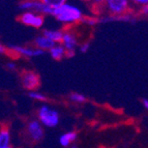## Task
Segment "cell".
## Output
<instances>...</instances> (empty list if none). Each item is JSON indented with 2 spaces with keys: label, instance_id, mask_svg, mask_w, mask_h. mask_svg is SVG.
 I'll return each mask as SVG.
<instances>
[{
  "label": "cell",
  "instance_id": "cell-1",
  "mask_svg": "<svg viewBox=\"0 0 148 148\" xmlns=\"http://www.w3.org/2000/svg\"><path fill=\"white\" fill-rule=\"evenodd\" d=\"M57 20L64 24L67 23H75V22H81L83 20V12L79 8H77L76 5L69 4L65 2L60 8H55L53 12V15Z\"/></svg>",
  "mask_w": 148,
  "mask_h": 148
},
{
  "label": "cell",
  "instance_id": "cell-2",
  "mask_svg": "<svg viewBox=\"0 0 148 148\" xmlns=\"http://www.w3.org/2000/svg\"><path fill=\"white\" fill-rule=\"evenodd\" d=\"M37 118L38 121L46 127H55L59 123V113L54 109L50 108L47 105H42L37 110Z\"/></svg>",
  "mask_w": 148,
  "mask_h": 148
},
{
  "label": "cell",
  "instance_id": "cell-3",
  "mask_svg": "<svg viewBox=\"0 0 148 148\" xmlns=\"http://www.w3.org/2000/svg\"><path fill=\"white\" fill-rule=\"evenodd\" d=\"M19 8L21 10H24L26 12H33L36 14H44V15H53L55 8H52L49 5L45 4L42 1H23L19 4Z\"/></svg>",
  "mask_w": 148,
  "mask_h": 148
},
{
  "label": "cell",
  "instance_id": "cell-4",
  "mask_svg": "<svg viewBox=\"0 0 148 148\" xmlns=\"http://www.w3.org/2000/svg\"><path fill=\"white\" fill-rule=\"evenodd\" d=\"M106 8L110 12V15H124V14H127L130 2L127 0H108L106 1Z\"/></svg>",
  "mask_w": 148,
  "mask_h": 148
},
{
  "label": "cell",
  "instance_id": "cell-5",
  "mask_svg": "<svg viewBox=\"0 0 148 148\" xmlns=\"http://www.w3.org/2000/svg\"><path fill=\"white\" fill-rule=\"evenodd\" d=\"M27 134L29 138L33 142H40L42 140L45 135L44 126L40 123L38 119H33L30 120L27 124Z\"/></svg>",
  "mask_w": 148,
  "mask_h": 148
},
{
  "label": "cell",
  "instance_id": "cell-6",
  "mask_svg": "<svg viewBox=\"0 0 148 148\" xmlns=\"http://www.w3.org/2000/svg\"><path fill=\"white\" fill-rule=\"evenodd\" d=\"M22 85L25 89L29 91H33V89H36L40 86V77L35 72L32 71H25L21 76Z\"/></svg>",
  "mask_w": 148,
  "mask_h": 148
},
{
  "label": "cell",
  "instance_id": "cell-7",
  "mask_svg": "<svg viewBox=\"0 0 148 148\" xmlns=\"http://www.w3.org/2000/svg\"><path fill=\"white\" fill-rule=\"evenodd\" d=\"M19 19L24 25L35 28H40L44 24V17L33 12H24Z\"/></svg>",
  "mask_w": 148,
  "mask_h": 148
},
{
  "label": "cell",
  "instance_id": "cell-8",
  "mask_svg": "<svg viewBox=\"0 0 148 148\" xmlns=\"http://www.w3.org/2000/svg\"><path fill=\"white\" fill-rule=\"evenodd\" d=\"M10 49L17 54L25 57H37L42 56L46 53V51L40 50L38 48H29V47H23V46H17V45H10Z\"/></svg>",
  "mask_w": 148,
  "mask_h": 148
},
{
  "label": "cell",
  "instance_id": "cell-9",
  "mask_svg": "<svg viewBox=\"0 0 148 148\" xmlns=\"http://www.w3.org/2000/svg\"><path fill=\"white\" fill-rule=\"evenodd\" d=\"M137 21V18L133 14H124V15L114 16L109 15L106 17H101L99 19V23H113V22H125L135 24Z\"/></svg>",
  "mask_w": 148,
  "mask_h": 148
},
{
  "label": "cell",
  "instance_id": "cell-10",
  "mask_svg": "<svg viewBox=\"0 0 148 148\" xmlns=\"http://www.w3.org/2000/svg\"><path fill=\"white\" fill-rule=\"evenodd\" d=\"M62 46L65 48L66 51H73L75 52V50L77 48V45H78V40H77V37L74 33H71V32H64L63 38H62Z\"/></svg>",
  "mask_w": 148,
  "mask_h": 148
},
{
  "label": "cell",
  "instance_id": "cell-11",
  "mask_svg": "<svg viewBox=\"0 0 148 148\" xmlns=\"http://www.w3.org/2000/svg\"><path fill=\"white\" fill-rule=\"evenodd\" d=\"M34 44L36 46V48L40 50H44V51H50V50L54 48L56 46V42H54L53 40H49L44 35H40V36H37L34 40Z\"/></svg>",
  "mask_w": 148,
  "mask_h": 148
},
{
  "label": "cell",
  "instance_id": "cell-12",
  "mask_svg": "<svg viewBox=\"0 0 148 148\" xmlns=\"http://www.w3.org/2000/svg\"><path fill=\"white\" fill-rule=\"evenodd\" d=\"M77 138H78V135H77L76 132H67V133L62 134L61 136L59 137V143L63 147H67L73 142H75L77 140Z\"/></svg>",
  "mask_w": 148,
  "mask_h": 148
},
{
  "label": "cell",
  "instance_id": "cell-13",
  "mask_svg": "<svg viewBox=\"0 0 148 148\" xmlns=\"http://www.w3.org/2000/svg\"><path fill=\"white\" fill-rule=\"evenodd\" d=\"M64 32H62L61 30H44L42 31V35L46 36L49 40H53L54 42L58 44V42H62V38H63Z\"/></svg>",
  "mask_w": 148,
  "mask_h": 148
},
{
  "label": "cell",
  "instance_id": "cell-14",
  "mask_svg": "<svg viewBox=\"0 0 148 148\" xmlns=\"http://www.w3.org/2000/svg\"><path fill=\"white\" fill-rule=\"evenodd\" d=\"M49 52H50V55H51V57H52L53 59L60 60L65 56V54H66V50H65V48H64L62 45L57 44L54 48H52V49L50 50Z\"/></svg>",
  "mask_w": 148,
  "mask_h": 148
},
{
  "label": "cell",
  "instance_id": "cell-15",
  "mask_svg": "<svg viewBox=\"0 0 148 148\" xmlns=\"http://www.w3.org/2000/svg\"><path fill=\"white\" fill-rule=\"evenodd\" d=\"M10 145V133L8 128L0 130V148H8Z\"/></svg>",
  "mask_w": 148,
  "mask_h": 148
},
{
  "label": "cell",
  "instance_id": "cell-16",
  "mask_svg": "<svg viewBox=\"0 0 148 148\" xmlns=\"http://www.w3.org/2000/svg\"><path fill=\"white\" fill-rule=\"evenodd\" d=\"M69 99L74 103H78V104H82L86 101V97H85L84 94L78 93V92H74V93H71L69 95Z\"/></svg>",
  "mask_w": 148,
  "mask_h": 148
},
{
  "label": "cell",
  "instance_id": "cell-17",
  "mask_svg": "<svg viewBox=\"0 0 148 148\" xmlns=\"http://www.w3.org/2000/svg\"><path fill=\"white\" fill-rule=\"evenodd\" d=\"M28 96H29L30 99H35V101H46V99H47V96L45 95V94L40 93V92H38V91H35V90L28 92Z\"/></svg>",
  "mask_w": 148,
  "mask_h": 148
},
{
  "label": "cell",
  "instance_id": "cell-18",
  "mask_svg": "<svg viewBox=\"0 0 148 148\" xmlns=\"http://www.w3.org/2000/svg\"><path fill=\"white\" fill-rule=\"evenodd\" d=\"M81 22L88 25H95L99 23V19H95V18H83V20Z\"/></svg>",
  "mask_w": 148,
  "mask_h": 148
},
{
  "label": "cell",
  "instance_id": "cell-19",
  "mask_svg": "<svg viewBox=\"0 0 148 148\" xmlns=\"http://www.w3.org/2000/svg\"><path fill=\"white\" fill-rule=\"evenodd\" d=\"M89 48H90V44H89V42H84V44H82L81 46H80V52L86 53L89 50Z\"/></svg>",
  "mask_w": 148,
  "mask_h": 148
},
{
  "label": "cell",
  "instance_id": "cell-20",
  "mask_svg": "<svg viewBox=\"0 0 148 148\" xmlns=\"http://www.w3.org/2000/svg\"><path fill=\"white\" fill-rule=\"evenodd\" d=\"M134 3H135L136 5H139L140 8H142V6H144V5L148 4V0H135Z\"/></svg>",
  "mask_w": 148,
  "mask_h": 148
},
{
  "label": "cell",
  "instance_id": "cell-21",
  "mask_svg": "<svg viewBox=\"0 0 148 148\" xmlns=\"http://www.w3.org/2000/svg\"><path fill=\"white\" fill-rule=\"evenodd\" d=\"M140 14L142 16H146V17H147L148 16V4L144 5V6H142V8H140Z\"/></svg>",
  "mask_w": 148,
  "mask_h": 148
},
{
  "label": "cell",
  "instance_id": "cell-22",
  "mask_svg": "<svg viewBox=\"0 0 148 148\" xmlns=\"http://www.w3.org/2000/svg\"><path fill=\"white\" fill-rule=\"evenodd\" d=\"M6 67H8V69H10V71H15V69H17V65H16L14 62H8V63H6Z\"/></svg>",
  "mask_w": 148,
  "mask_h": 148
},
{
  "label": "cell",
  "instance_id": "cell-23",
  "mask_svg": "<svg viewBox=\"0 0 148 148\" xmlns=\"http://www.w3.org/2000/svg\"><path fill=\"white\" fill-rule=\"evenodd\" d=\"M141 103H142V106L145 108V110L148 111V99H141Z\"/></svg>",
  "mask_w": 148,
  "mask_h": 148
},
{
  "label": "cell",
  "instance_id": "cell-24",
  "mask_svg": "<svg viewBox=\"0 0 148 148\" xmlns=\"http://www.w3.org/2000/svg\"><path fill=\"white\" fill-rule=\"evenodd\" d=\"M5 52H6V48L0 44V54H4Z\"/></svg>",
  "mask_w": 148,
  "mask_h": 148
},
{
  "label": "cell",
  "instance_id": "cell-25",
  "mask_svg": "<svg viewBox=\"0 0 148 148\" xmlns=\"http://www.w3.org/2000/svg\"><path fill=\"white\" fill-rule=\"evenodd\" d=\"M65 56H66V57L75 56V52H73V51H66V54H65Z\"/></svg>",
  "mask_w": 148,
  "mask_h": 148
},
{
  "label": "cell",
  "instance_id": "cell-26",
  "mask_svg": "<svg viewBox=\"0 0 148 148\" xmlns=\"http://www.w3.org/2000/svg\"><path fill=\"white\" fill-rule=\"evenodd\" d=\"M71 148H78V147H76V146H73V147H71Z\"/></svg>",
  "mask_w": 148,
  "mask_h": 148
}]
</instances>
